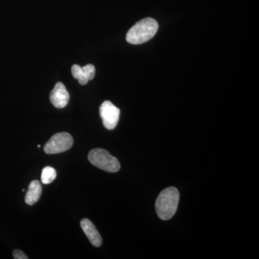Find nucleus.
I'll return each instance as SVG.
<instances>
[{
  "label": "nucleus",
  "instance_id": "nucleus-2",
  "mask_svg": "<svg viewBox=\"0 0 259 259\" xmlns=\"http://www.w3.org/2000/svg\"><path fill=\"white\" fill-rule=\"evenodd\" d=\"M158 29V24L154 19H143L130 29L126 35V40L134 45L144 44L154 37Z\"/></svg>",
  "mask_w": 259,
  "mask_h": 259
},
{
  "label": "nucleus",
  "instance_id": "nucleus-11",
  "mask_svg": "<svg viewBox=\"0 0 259 259\" xmlns=\"http://www.w3.org/2000/svg\"><path fill=\"white\" fill-rule=\"evenodd\" d=\"M13 258L15 259H28V257L22 250L16 249L13 251Z\"/></svg>",
  "mask_w": 259,
  "mask_h": 259
},
{
  "label": "nucleus",
  "instance_id": "nucleus-10",
  "mask_svg": "<svg viewBox=\"0 0 259 259\" xmlns=\"http://www.w3.org/2000/svg\"><path fill=\"white\" fill-rule=\"evenodd\" d=\"M56 171L53 167L47 166L42 170L41 182L44 185H49L55 180Z\"/></svg>",
  "mask_w": 259,
  "mask_h": 259
},
{
  "label": "nucleus",
  "instance_id": "nucleus-8",
  "mask_svg": "<svg viewBox=\"0 0 259 259\" xmlns=\"http://www.w3.org/2000/svg\"><path fill=\"white\" fill-rule=\"evenodd\" d=\"M80 224H81V228H82L83 231L84 232L85 235L88 237L90 241L91 242L92 244L95 247L101 246L102 243V237L93 222L85 218V219L81 220Z\"/></svg>",
  "mask_w": 259,
  "mask_h": 259
},
{
  "label": "nucleus",
  "instance_id": "nucleus-7",
  "mask_svg": "<svg viewBox=\"0 0 259 259\" xmlns=\"http://www.w3.org/2000/svg\"><path fill=\"white\" fill-rule=\"evenodd\" d=\"M71 73L75 79L79 80L80 84L85 85L95 77V67L93 64H88L83 67L74 64L71 67Z\"/></svg>",
  "mask_w": 259,
  "mask_h": 259
},
{
  "label": "nucleus",
  "instance_id": "nucleus-3",
  "mask_svg": "<svg viewBox=\"0 0 259 259\" xmlns=\"http://www.w3.org/2000/svg\"><path fill=\"white\" fill-rule=\"evenodd\" d=\"M88 158L92 164L103 171L115 173L120 170V162L117 158L102 148L92 150L89 153Z\"/></svg>",
  "mask_w": 259,
  "mask_h": 259
},
{
  "label": "nucleus",
  "instance_id": "nucleus-9",
  "mask_svg": "<svg viewBox=\"0 0 259 259\" xmlns=\"http://www.w3.org/2000/svg\"><path fill=\"white\" fill-rule=\"evenodd\" d=\"M42 194V187L40 182L33 180L29 185L28 192L25 195V202L28 205H33L40 199Z\"/></svg>",
  "mask_w": 259,
  "mask_h": 259
},
{
  "label": "nucleus",
  "instance_id": "nucleus-5",
  "mask_svg": "<svg viewBox=\"0 0 259 259\" xmlns=\"http://www.w3.org/2000/svg\"><path fill=\"white\" fill-rule=\"evenodd\" d=\"M100 114L103 125L108 130H113L118 122L120 110L110 101H105L100 107Z\"/></svg>",
  "mask_w": 259,
  "mask_h": 259
},
{
  "label": "nucleus",
  "instance_id": "nucleus-1",
  "mask_svg": "<svg viewBox=\"0 0 259 259\" xmlns=\"http://www.w3.org/2000/svg\"><path fill=\"white\" fill-rule=\"evenodd\" d=\"M180 202V192L176 187H170L162 191L156 202L158 218L168 221L175 215Z\"/></svg>",
  "mask_w": 259,
  "mask_h": 259
},
{
  "label": "nucleus",
  "instance_id": "nucleus-4",
  "mask_svg": "<svg viewBox=\"0 0 259 259\" xmlns=\"http://www.w3.org/2000/svg\"><path fill=\"white\" fill-rule=\"evenodd\" d=\"M74 144L72 136L68 133H59L54 135L44 146L47 154H56L64 152L71 148Z\"/></svg>",
  "mask_w": 259,
  "mask_h": 259
},
{
  "label": "nucleus",
  "instance_id": "nucleus-6",
  "mask_svg": "<svg viewBox=\"0 0 259 259\" xmlns=\"http://www.w3.org/2000/svg\"><path fill=\"white\" fill-rule=\"evenodd\" d=\"M69 92L64 83L58 82L50 94V101L56 108H64L69 103Z\"/></svg>",
  "mask_w": 259,
  "mask_h": 259
}]
</instances>
